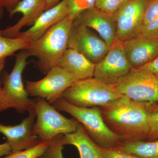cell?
Masks as SVG:
<instances>
[{"label": "cell", "mask_w": 158, "mask_h": 158, "mask_svg": "<svg viewBox=\"0 0 158 158\" xmlns=\"http://www.w3.org/2000/svg\"><path fill=\"white\" fill-rule=\"evenodd\" d=\"M151 104L135 101L123 95L100 108L105 123L121 142L144 140L149 133Z\"/></svg>", "instance_id": "cell-1"}, {"label": "cell", "mask_w": 158, "mask_h": 158, "mask_svg": "<svg viewBox=\"0 0 158 158\" xmlns=\"http://www.w3.org/2000/svg\"><path fill=\"white\" fill-rule=\"evenodd\" d=\"M73 21L66 16L51 28L26 49L29 56L37 59V65L44 74L54 66L68 48L69 38Z\"/></svg>", "instance_id": "cell-2"}, {"label": "cell", "mask_w": 158, "mask_h": 158, "mask_svg": "<svg viewBox=\"0 0 158 158\" xmlns=\"http://www.w3.org/2000/svg\"><path fill=\"white\" fill-rule=\"evenodd\" d=\"M53 106L59 111L70 114L84 127L96 144L106 149H113L121 143L120 138L105 123L100 108H85L71 104L61 98Z\"/></svg>", "instance_id": "cell-3"}, {"label": "cell", "mask_w": 158, "mask_h": 158, "mask_svg": "<svg viewBox=\"0 0 158 158\" xmlns=\"http://www.w3.org/2000/svg\"><path fill=\"white\" fill-rule=\"evenodd\" d=\"M122 96L115 85H109L95 78L77 81L63 92L62 98L71 104L90 108L102 107Z\"/></svg>", "instance_id": "cell-4"}, {"label": "cell", "mask_w": 158, "mask_h": 158, "mask_svg": "<svg viewBox=\"0 0 158 158\" xmlns=\"http://www.w3.org/2000/svg\"><path fill=\"white\" fill-rule=\"evenodd\" d=\"M30 57L26 49L15 56L14 67L11 72L6 73L0 97V113L14 109L19 113L29 112L34 108V100L29 98L28 93L23 81L22 75Z\"/></svg>", "instance_id": "cell-5"}, {"label": "cell", "mask_w": 158, "mask_h": 158, "mask_svg": "<svg viewBox=\"0 0 158 158\" xmlns=\"http://www.w3.org/2000/svg\"><path fill=\"white\" fill-rule=\"evenodd\" d=\"M36 114L33 132L40 142H50L57 136L75 131L79 123L62 116L50 103L40 98L34 100Z\"/></svg>", "instance_id": "cell-6"}, {"label": "cell", "mask_w": 158, "mask_h": 158, "mask_svg": "<svg viewBox=\"0 0 158 158\" xmlns=\"http://www.w3.org/2000/svg\"><path fill=\"white\" fill-rule=\"evenodd\" d=\"M122 95L135 101L158 103V77L147 71L132 69L115 84Z\"/></svg>", "instance_id": "cell-7"}, {"label": "cell", "mask_w": 158, "mask_h": 158, "mask_svg": "<svg viewBox=\"0 0 158 158\" xmlns=\"http://www.w3.org/2000/svg\"><path fill=\"white\" fill-rule=\"evenodd\" d=\"M77 81L71 74L55 66L41 80L26 81L25 88L29 96L44 99L52 105L61 98L63 92Z\"/></svg>", "instance_id": "cell-8"}, {"label": "cell", "mask_w": 158, "mask_h": 158, "mask_svg": "<svg viewBox=\"0 0 158 158\" xmlns=\"http://www.w3.org/2000/svg\"><path fill=\"white\" fill-rule=\"evenodd\" d=\"M125 53L124 43L118 40L110 47L103 58L95 64L94 77L109 85L118 80L132 69Z\"/></svg>", "instance_id": "cell-9"}, {"label": "cell", "mask_w": 158, "mask_h": 158, "mask_svg": "<svg viewBox=\"0 0 158 158\" xmlns=\"http://www.w3.org/2000/svg\"><path fill=\"white\" fill-rule=\"evenodd\" d=\"M91 29L73 23L69 38L68 48L73 49L96 64L107 53L110 47Z\"/></svg>", "instance_id": "cell-10"}, {"label": "cell", "mask_w": 158, "mask_h": 158, "mask_svg": "<svg viewBox=\"0 0 158 158\" xmlns=\"http://www.w3.org/2000/svg\"><path fill=\"white\" fill-rule=\"evenodd\" d=\"M149 1H126L113 14L118 40L124 42L139 34L143 25L144 9Z\"/></svg>", "instance_id": "cell-11"}, {"label": "cell", "mask_w": 158, "mask_h": 158, "mask_svg": "<svg viewBox=\"0 0 158 158\" xmlns=\"http://www.w3.org/2000/svg\"><path fill=\"white\" fill-rule=\"evenodd\" d=\"M28 112V116L16 125H5L0 123V133L6 137L12 152L29 149L40 143L33 132L36 118L34 108Z\"/></svg>", "instance_id": "cell-12"}, {"label": "cell", "mask_w": 158, "mask_h": 158, "mask_svg": "<svg viewBox=\"0 0 158 158\" xmlns=\"http://www.w3.org/2000/svg\"><path fill=\"white\" fill-rule=\"evenodd\" d=\"M96 31L109 47L117 39L116 23L113 14L105 13L95 7L84 11L73 21Z\"/></svg>", "instance_id": "cell-13"}, {"label": "cell", "mask_w": 158, "mask_h": 158, "mask_svg": "<svg viewBox=\"0 0 158 158\" xmlns=\"http://www.w3.org/2000/svg\"><path fill=\"white\" fill-rule=\"evenodd\" d=\"M123 43L126 56L133 69L141 68L158 56V38L139 34Z\"/></svg>", "instance_id": "cell-14"}, {"label": "cell", "mask_w": 158, "mask_h": 158, "mask_svg": "<svg viewBox=\"0 0 158 158\" xmlns=\"http://www.w3.org/2000/svg\"><path fill=\"white\" fill-rule=\"evenodd\" d=\"M46 0H21L9 13L10 17L17 13L22 17L13 25L2 31V34L8 38H16L21 30L26 26H32L46 10Z\"/></svg>", "instance_id": "cell-15"}, {"label": "cell", "mask_w": 158, "mask_h": 158, "mask_svg": "<svg viewBox=\"0 0 158 158\" xmlns=\"http://www.w3.org/2000/svg\"><path fill=\"white\" fill-rule=\"evenodd\" d=\"M67 15V0H62L56 6L45 10L30 28L21 32L16 37L28 40L31 42L35 41Z\"/></svg>", "instance_id": "cell-16"}, {"label": "cell", "mask_w": 158, "mask_h": 158, "mask_svg": "<svg viewBox=\"0 0 158 158\" xmlns=\"http://www.w3.org/2000/svg\"><path fill=\"white\" fill-rule=\"evenodd\" d=\"M95 64L75 50L68 48L56 66L68 72L78 81L93 77Z\"/></svg>", "instance_id": "cell-17"}, {"label": "cell", "mask_w": 158, "mask_h": 158, "mask_svg": "<svg viewBox=\"0 0 158 158\" xmlns=\"http://www.w3.org/2000/svg\"><path fill=\"white\" fill-rule=\"evenodd\" d=\"M62 142L64 145L76 147L80 158H101V147L92 140L81 123L75 131L62 135Z\"/></svg>", "instance_id": "cell-18"}, {"label": "cell", "mask_w": 158, "mask_h": 158, "mask_svg": "<svg viewBox=\"0 0 158 158\" xmlns=\"http://www.w3.org/2000/svg\"><path fill=\"white\" fill-rule=\"evenodd\" d=\"M116 148L141 158H158V139L123 142Z\"/></svg>", "instance_id": "cell-19"}, {"label": "cell", "mask_w": 158, "mask_h": 158, "mask_svg": "<svg viewBox=\"0 0 158 158\" xmlns=\"http://www.w3.org/2000/svg\"><path fill=\"white\" fill-rule=\"evenodd\" d=\"M2 31L0 30V58L11 56L18 51L26 49L31 42L28 40L4 37Z\"/></svg>", "instance_id": "cell-20"}, {"label": "cell", "mask_w": 158, "mask_h": 158, "mask_svg": "<svg viewBox=\"0 0 158 158\" xmlns=\"http://www.w3.org/2000/svg\"><path fill=\"white\" fill-rule=\"evenodd\" d=\"M96 0H67V16L74 20L84 11L95 7Z\"/></svg>", "instance_id": "cell-21"}, {"label": "cell", "mask_w": 158, "mask_h": 158, "mask_svg": "<svg viewBox=\"0 0 158 158\" xmlns=\"http://www.w3.org/2000/svg\"><path fill=\"white\" fill-rule=\"evenodd\" d=\"M49 142H41L29 149L11 152L3 158H38L45 151Z\"/></svg>", "instance_id": "cell-22"}, {"label": "cell", "mask_w": 158, "mask_h": 158, "mask_svg": "<svg viewBox=\"0 0 158 158\" xmlns=\"http://www.w3.org/2000/svg\"><path fill=\"white\" fill-rule=\"evenodd\" d=\"M62 135H59L50 141L45 151L40 158H64L62 151L65 145L62 142Z\"/></svg>", "instance_id": "cell-23"}, {"label": "cell", "mask_w": 158, "mask_h": 158, "mask_svg": "<svg viewBox=\"0 0 158 158\" xmlns=\"http://www.w3.org/2000/svg\"><path fill=\"white\" fill-rule=\"evenodd\" d=\"M149 131L147 139H158V103H152L149 119Z\"/></svg>", "instance_id": "cell-24"}, {"label": "cell", "mask_w": 158, "mask_h": 158, "mask_svg": "<svg viewBox=\"0 0 158 158\" xmlns=\"http://www.w3.org/2000/svg\"><path fill=\"white\" fill-rule=\"evenodd\" d=\"M127 0H96L95 7L105 13L113 14Z\"/></svg>", "instance_id": "cell-25"}, {"label": "cell", "mask_w": 158, "mask_h": 158, "mask_svg": "<svg viewBox=\"0 0 158 158\" xmlns=\"http://www.w3.org/2000/svg\"><path fill=\"white\" fill-rule=\"evenodd\" d=\"M158 18V0H149L144 9L143 25Z\"/></svg>", "instance_id": "cell-26"}, {"label": "cell", "mask_w": 158, "mask_h": 158, "mask_svg": "<svg viewBox=\"0 0 158 158\" xmlns=\"http://www.w3.org/2000/svg\"><path fill=\"white\" fill-rule=\"evenodd\" d=\"M101 158H141L117 148L106 149L101 147Z\"/></svg>", "instance_id": "cell-27"}, {"label": "cell", "mask_w": 158, "mask_h": 158, "mask_svg": "<svg viewBox=\"0 0 158 158\" xmlns=\"http://www.w3.org/2000/svg\"><path fill=\"white\" fill-rule=\"evenodd\" d=\"M139 34L151 38H158V18L143 25Z\"/></svg>", "instance_id": "cell-28"}, {"label": "cell", "mask_w": 158, "mask_h": 158, "mask_svg": "<svg viewBox=\"0 0 158 158\" xmlns=\"http://www.w3.org/2000/svg\"><path fill=\"white\" fill-rule=\"evenodd\" d=\"M138 69L150 72L158 77V56L149 63Z\"/></svg>", "instance_id": "cell-29"}, {"label": "cell", "mask_w": 158, "mask_h": 158, "mask_svg": "<svg viewBox=\"0 0 158 158\" xmlns=\"http://www.w3.org/2000/svg\"><path fill=\"white\" fill-rule=\"evenodd\" d=\"M21 0H0V6L10 13Z\"/></svg>", "instance_id": "cell-30"}, {"label": "cell", "mask_w": 158, "mask_h": 158, "mask_svg": "<svg viewBox=\"0 0 158 158\" xmlns=\"http://www.w3.org/2000/svg\"><path fill=\"white\" fill-rule=\"evenodd\" d=\"M11 152V148L7 142L0 144V157L10 154Z\"/></svg>", "instance_id": "cell-31"}, {"label": "cell", "mask_w": 158, "mask_h": 158, "mask_svg": "<svg viewBox=\"0 0 158 158\" xmlns=\"http://www.w3.org/2000/svg\"><path fill=\"white\" fill-rule=\"evenodd\" d=\"M62 0H46V10L56 6Z\"/></svg>", "instance_id": "cell-32"}, {"label": "cell", "mask_w": 158, "mask_h": 158, "mask_svg": "<svg viewBox=\"0 0 158 158\" xmlns=\"http://www.w3.org/2000/svg\"><path fill=\"white\" fill-rule=\"evenodd\" d=\"M6 58H0V75L5 67L6 63Z\"/></svg>", "instance_id": "cell-33"}, {"label": "cell", "mask_w": 158, "mask_h": 158, "mask_svg": "<svg viewBox=\"0 0 158 158\" xmlns=\"http://www.w3.org/2000/svg\"><path fill=\"white\" fill-rule=\"evenodd\" d=\"M4 8L0 6V22L3 18V15H4Z\"/></svg>", "instance_id": "cell-34"}, {"label": "cell", "mask_w": 158, "mask_h": 158, "mask_svg": "<svg viewBox=\"0 0 158 158\" xmlns=\"http://www.w3.org/2000/svg\"><path fill=\"white\" fill-rule=\"evenodd\" d=\"M2 86H1V79H0V97H1V94H2Z\"/></svg>", "instance_id": "cell-35"}, {"label": "cell", "mask_w": 158, "mask_h": 158, "mask_svg": "<svg viewBox=\"0 0 158 158\" xmlns=\"http://www.w3.org/2000/svg\"><path fill=\"white\" fill-rule=\"evenodd\" d=\"M127 1H132V0H127Z\"/></svg>", "instance_id": "cell-36"}, {"label": "cell", "mask_w": 158, "mask_h": 158, "mask_svg": "<svg viewBox=\"0 0 158 158\" xmlns=\"http://www.w3.org/2000/svg\"><path fill=\"white\" fill-rule=\"evenodd\" d=\"M40 158V157H39V158Z\"/></svg>", "instance_id": "cell-37"}]
</instances>
